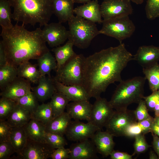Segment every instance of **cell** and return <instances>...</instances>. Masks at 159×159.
Wrapping results in <instances>:
<instances>
[{"label":"cell","mask_w":159,"mask_h":159,"mask_svg":"<svg viewBox=\"0 0 159 159\" xmlns=\"http://www.w3.org/2000/svg\"><path fill=\"white\" fill-rule=\"evenodd\" d=\"M42 30L44 40L51 47L59 46L68 39V30L59 22L47 24Z\"/></svg>","instance_id":"4fadbf2b"},{"label":"cell","mask_w":159,"mask_h":159,"mask_svg":"<svg viewBox=\"0 0 159 159\" xmlns=\"http://www.w3.org/2000/svg\"><path fill=\"white\" fill-rule=\"evenodd\" d=\"M101 130L90 122L84 123L78 120L71 121L65 135L69 140L79 142L91 139L98 130Z\"/></svg>","instance_id":"8fae6325"},{"label":"cell","mask_w":159,"mask_h":159,"mask_svg":"<svg viewBox=\"0 0 159 159\" xmlns=\"http://www.w3.org/2000/svg\"><path fill=\"white\" fill-rule=\"evenodd\" d=\"M143 72L152 92L159 90V64L157 63L148 68H143Z\"/></svg>","instance_id":"d6a6232c"},{"label":"cell","mask_w":159,"mask_h":159,"mask_svg":"<svg viewBox=\"0 0 159 159\" xmlns=\"http://www.w3.org/2000/svg\"><path fill=\"white\" fill-rule=\"evenodd\" d=\"M106 99L100 97L96 99L92 107L89 122L100 130L105 127L114 111Z\"/></svg>","instance_id":"30bf717a"},{"label":"cell","mask_w":159,"mask_h":159,"mask_svg":"<svg viewBox=\"0 0 159 159\" xmlns=\"http://www.w3.org/2000/svg\"><path fill=\"white\" fill-rule=\"evenodd\" d=\"M71 119L68 114L64 112L45 125V131L63 136L72 121Z\"/></svg>","instance_id":"603a6c76"},{"label":"cell","mask_w":159,"mask_h":159,"mask_svg":"<svg viewBox=\"0 0 159 159\" xmlns=\"http://www.w3.org/2000/svg\"><path fill=\"white\" fill-rule=\"evenodd\" d=\"M154 122V118L151 116L144 120L137 121L127 127L125 132L124 136L134 137L139 134L145 135L151 132Z\"/></svg>","instance_id":"484cf974"},{"label":"cell","mask_w":159,"mask_h":159,"mask_svg":"<svg viewBox=\"0 0 159 159\" xmlns=\"http://www.w3.org/2000/svg\"><path fill=\"white\" fill-rule=\"evenodd\" d=\"M8 0L14 8L12 19L17 23L44 26L53 14L52 0Z\"/></svg>","instance_id":"3957f363"},{"label":"cell","mask_w":159,"mask_h":159,"mask_svg":"<svg viewBox=\"0 0 159 159\" xmlns=\"http://www.w3.org/2000/svg\"><path fill=\"white\" fill-rule=\"evenodd\" d=\"M17 76V67L8 64L0 66V88L1 90Z\"/></svg>","instance_id":"1f68e13d"},{"label":"cell","mask_w":159,"mask_h":159,"mask_svg":"<svg viewBox=\"0 0 159 159\" xmlns=\"http://www.w3.org/2000/svg\"><path fill=\"white\" fill-rule=\"evenodd\" d=\"M130 0H103L100 9L103 20L128 16L133 12Z\"/></svg>","instance_id":"9c48e42d"},{"label":"cell","mask_w":159,"mask_h":159,"mask_svg":"<svg viewBox=\"0 0 159 159\" xmlns=\"http://www.w3.org/2000/svg\"><path fill=\"white\" fill-rule=\"evenodd\" d=\"M114 136L107 131L101 130L97 131L91 138L94 144L97 153L103 157L110 155L114 150L115 143L113 140Z\"/></svg>","instance_id":"ac0fdd59"},{"label":"cell","mask_w":159,"mask_h":159,"mask_svg":"<svg viewBox=\"0 0 159 159\" xmlns=\"http://www.w3.org/2000/svg\"><path fill=\"white\" fill-rule=\"evenodd\" d=\"M74 14L94 23H102L103 19L97 0H92L74 8Z\"/></svg>","instance_id":"e0dca14e"},{"label":"cell","mask_w":159,"mask_h":159,"mask_svg":"<svg viewBox=\"0 0 159 159\" xmlns=\"http://www.w3.org/2000/svg\"><path fill=\"white\" fill-rule=\"evenodd\" d=\"M144 135L143 134H140L134 137V154H139L143 153L150 147V146L146 142Z\"/></svg>","instance_id":"ab89813d"},{"label":"cell","mask_w":159,"mask_h":159,"mask_svg":"<svg viewBox=\"0 0 159 159\" xmlns=\"http://www.w3.org/2000/svg\"><path fill=\"white\" fill-rule=\"evenodd\" d=\"M99 30L100 34L112 37L120 43L130 37L134 32L135 26L129 16L103 20Z\"/></svg>","instance_id":"52a82bcc"},{"label":"cell","mask_w":159,"mask_h":159,"mask_svg":"<svg viewBox=\"0 0 159 159\" xmlns=\"http://www.w3.org/2000/svg\"><path fill=\"white\" fill-rule=\"evenodd\" d=\"M7 64L4 47L1 41L0 42V66Z\"/></svg>","instance_id":"c3c4849f"},{"label":"cell","mask_w":159,"mask_h":159,"mask_svg":"<svg viewBox=\"0 0 159 159\" xmlns=\"http://www.w3.org/2000/svg\"><path fill=\"white\" fill-rule=\"evenodd\" d=\"M37 86L31 90L39 101L44 102L51 98L57 91L54 80L51 76H41Z\"/></svg>","instance_id":"ffe728a7"},{"label":"cell","mask_w":159,"mask_h":159,"mask_svg":"<svg viewBox=\"0 0 159 159\" xmlns=\"http://www.w3.org/2000/svg\"><path fill=\"white\" fill-rule=\"evenodd\" d=\"M45 139L46 143L55 149L64 147L67 144L63 136L53 133L46 132Z\"/></svg>","instance_id":"74e56055"},{"label":"cell","mask_w":159,"mask_h":159,"mask_svg":"<svg viewBox=\"0 0 159 159\" xmlns=\"http://www.w3.org/2000/svg\"><path fill=\"white\" fill-rule=\"evenodd\" d=\"M145 10L147 18L150 20L159 17V0H147Z\"/></svg>","instance_id":"f35d334b"},{"label":"cell","mask_w":159,"mask_h":159,"mask_svg":"<svg viewBox=\"0 0 159 159\" xmlns=\"http://www.w3.org/2000/svg\"><path fill=\"white\" fill-rule=\"evenodd\" d=\"M133 155H130L126 153L114 150L110 156L111 159H132Z\"/></svg>","instance_id":"bcb514c9"},{"label":"cell","mask_w":159,"mask_h":159,"mask_svg":"<svg viewBox=\"0 0 159 159\" xmlns=\"http://www.w3.org/2000/svg\"><path fill=\"white\" fill-rule=\"evenodd\" d=\"M149 159H158V156L152 150H150L149 153Z\"/></svg>","instance_id":"816d5d0a"},{"label":"cell","mask_w":159,"mask_h":159,"mask_svg":"<svg viewBox=\"0 0 159 159\" xmlns=\"http://www.w3.org/2000/svg\"><path fill=\"white\" fill-rule=\"evenodd\" d=\"M32 118L31 114L28 110L16 102L6 120L12 127H23Z\"/></svg>","instance_id":"cb8c5ba5"},{"label":"cell","mask_w":159,"mask_h":159,"mask_svg":"<svg viewBox=\"0 0 159 159\" xmlns=\"http://www.w3.org/2000/svg\"><path fill=\"white\" fill-rule=\"evenodd\" d=\"M70 153L69 148H66L64 147L59 148L54 151L50 158L52 159H69Z\"/></svg>","instance_id":"f6af8a7d"},{"label":"cell","mask_w":159,"mask_h":159,"mask_svg":"<svg viewBox=\"0 0 159 159\" xmlns=\"http://www.w3.org/2000/svg\"><path fill=\"white\" fill-rule=\"evenodd\" d=\"M12 128L6 120H0V142L9 141Z\"/></svg>","instance_id":"b9f144b4"},{"label":"cell","mask_w":159,"mask_h":159,"mask_svg":"<svg viewBox=\"0 0 159 159\" xmlns=\"http://www.w3.org/2000/svg\"><path fill=\"white\" fill-rule=\"evenodd\" d=\"M92 0H74V3H86Z\"/></svg>","instance_id":"f5cc1de1"},{"label":"cell","mask_w":159,"mask_h":159,"mask_svg":"<svg viewBox=\"0 0 159 159\" xmlns=\"http://www.w3.org/2000/svg\"><path fill=\"white\" fill-rule=\"evenodd\" d=\"M151 133L153 138V146L159 159V137L153 132Z\"/></svg>","instance_id":"7dc6e473"},{"label":"cell","mask_w":159,"mask_h":159,"mask_svg":"<svg viewBox=\"0 0 159 159\" xmlns=\"http://www.w3.org/2000/svg\"><path fill=\"white\" fill-rule=\"evenodd\" d=\"M11 6L8 0H0V25L1 27L12 26Z\"/></svg>","instance_id":"e575fe53"},{"label":"cell","mask_w":159,"mask_h":159,"mask_svg":"<svg viewBox=\"0 0 159 159\" xmlns=\"http://www.w3.org/2000/svg\"><path fill=\"white\" fill-rule=\"evenodd\" d=\"M155 116L159 115V100L157 102L154 109Z\"/></svg>","instance_id":"f907efd6"},{"label":"cell","mask_w":159,"mask_h":159,"mask_svg":"<svg viewBox=\"0 0 159 159\" xmlns=\"http://www.w3.org/2000/svg\"><path fill=\"white\" fill-rule=\"evenodd\" d=\"M92 105L89 100H84L69 103L66 107L67 112L75 120H85L90 119Z\"/></svg>","instance_id":"d6986e66"},{"label":"cell","mask_w":159,"mask_h":159,"mask_svg":"<svg viewBox=\"0 0 159 159\" xmlns=\"http://www.w3.org/2000/svg\"><path fill=\"white\" fill-rule=\"evenodd\" d=\"M133 58L143 68L151 67L158 63L159 61V46L153 45L141 46L133 55Z\"/></svg>","instance_id":"2e32d148"},{"label":"cell","mask_w":159,"mask_h":159,"mask_svg":"<svg viewBox=\"0 0 159 159\" xmlns=\"http://www.w3.org/2000/svg\"><path fill=\"white\" fill-rule=\"evenodd\" d=\"M137 121L134 110H115L105 127L114 137L123 136L127 127Z\"/></svg>","instance_id":"ba28073f"},{"label":"cell","mask_w":159,"mask_h":159,"mask_svg":"<svg viewBox=\"0 0 159 159\" xmlns=\"http://www.w3.org/2000/svg\"><path fill=\"white\" fill-rule=\"evenodd\" d=\"M146 80L145 77L137 76L120 82L109 101L112 107L124 110L131 104H138L144 96Z\"/></svg>","instance_id":"277c9868"},{"label":"cell","mask_w":159,"mask_h":159,"mask_svg":"<svg viewBox=\"0 0 159 159\" xmlns=\"http://www.w3.org/2000/svg\"><path fill=\"white\" fill-rule=\"evenodd\" d=\"M131 1L139 5L142 4L144 2V0H130Z\"/></svg>","instance_id":"db71d44e"},{"label":"cell","mask_w":159,"mask_h":159,"mask_svg":"<svg viewBox=\"0 0 159 159\" xmlns=\"http://www.w3.org/2000/svg\"><path fill=\"white\" fill-rule=\"evenodd\" d=\"M1 41L7 64L16 67L30 59H37L49 51L46 45L40 27L30 31L25 25L18 23L9 27H1Z\"/></svg>","instance_id":"7a4b0ae2"},{"label":"cell","mask_w":159,"mask_h":159,"mask_svg":"<svg viewBox=\"0 0 159 159\" xmlns=\"http://www.w3.org/2000/svg\"><path fill=\"white\" fill-rule=\"evenodd\" d=\"M32 118L45 125L53 119L50 102L39 105L32 115Z\"/></svg>","instance_id":"836d02e7"},{"label":"cell","mask_w":159,"mask_h":159,"mask_svg":"<svg viewBox=\"0 0 159 159\" xmlns=\"http://www.w3.org/2000/svg\"><path fill=\"white\" fill-rule=\"evenodd\" d=\"M51 99L50 103L54 119L64 112L65 109L70 101L64 95L58 91L55 92Z\"/></svg>","instance_id":"4dcf8cb0"},{"label":"cell","mask_w":159,"mask_h":159,"mask_svg":"<svg viewBox=\"0 0 159 159\" xmlns=\"http://www.w3.org/2000/svg\"><path fill=\"white\" fill-rule=\"evenodd\" d=\"M145 100L148 110L154 111L157 102L159 100V90L152 92L151 94L147 96H144Z\"/></svg>","instance_id":"ee69618b"},{"label":"cell","mask_w":159,"mask_h":159,"mask_svg":"<svg viewBox=\"0 0 159 159\" xmlns=\"http://www.w3.org/2000/svg\"><path fill=\"white\" fill-rule=\"evenodd\" d=\"M159 137V126L156 124L155 122L152 127V132Z\"/></svg>","instance_id":"681fc988"},{"label":"cell","mask_w":159,"mask_h":159,"mask_svg":"<svg viewBox=\"0 0 159 159\" xmlns=\"http://www.w3.org/2000/svg\"><path fill=\"white\" fill-rule=\"evenodd\" d=\"M37 66L29 61L20 64L17 67V76L25 79L31 83H38L41 75Z\"/></svg>","instance_id":"83f0119b"},{"label":"cell","mask_w":159,"mask_h":159,"mask_svg":"<svg viewBox=\"0 0 159 159\" xmlns=\"http://www.w3.org/2000/svg\"><path fill=\"white\" fill-rule=\"evenodd\" d=\"M24 127L28 138L34 141L46 143L45 127L43 124L32 118Z\"/></svg>","instance_id":"d4e9b609"},{"label":"cell","mask_w":159,"mask_h":159,"mask_svg":"<svg viewBox=\"0 0 159 159\" xmlns=\"http://www.w3.org/2000/svg\"><path fill=\"white\" fill-rule=\"evenodd\" d=\"M37 60L39 69L41 76L47 74L49 76H51L50 72L52 70H56V60L49 51L41 56Z\"/></svg>","instance_id":"f546056e"},{"label":"cell","mask_w":159,"mask_h":159,"mask_svg":"<svg viewBox=\"0 0 159 159\" xmlns=\"http://www.w3.org/2000/svg\"><path fill=\"white\" fill-rule=\"evenodd\" d=\"M16 104L14 100L1 97L0 99V120H6Z\"/></svg>","instance_id":"8d00e7d4"},{"label":"cell","mask_w":159,"mask_h":159,"mask_svg":"<svg viewBox=\"0 0 159 159\" xmlns=\"http://www.w3.org/2000/svg\"><path fill=\"white\" fill-rule=\"evenodd\" d=\"M53 13L59 22L65 23L74 15V0H52Z\"/></svg>","instance_id":"7402d4cb"},{"label":"cell","mask_w":159,"mask_h":159,"mask_svg":"<svg viewBox=\"0 0 159 159\" xmlns=\"http://www.w3.org/2000/svg\"><path fill=\"white\" fill-rule=\"evenodd\" d=\"M154 122L157 125L159 126V115L157 116H155Z\"/></svg>","instance_id":"11a10c76"},{"label":"cell","mask_w":159,"mask_h":159,"mask_svg":"<svg viewBox=\"0 0 159 159\" xmlns=\"http://www.w3.org/2000/svg\"><path fill=\"white\" fill-rule=\"evenodd\" d=\"M69 149V159H96L98 158L96 148L91 140L89 139L72 144Z\"/></svg>","instance_id":"9a60e30c"},{"label":"cell","mask_w":159,"mask_h":159,"mask_svg":"<svg viewBox=\"0 0 159 159\" xmlns=\"http://www.w3.org/2000/svg\"><path fill=\"white\" fill-rule=\"evenodd\" d=\"M73 46L72 42L68 40L63 46L55 47L52 49V51L54 54L57 62V68L56 71L59 69L76 54L73 50Z\"/></svg>","instance_id":"4316f807"},{"label":"cell","mask_w":159,"mask_h":159,"mask_svg":"<svg viewBox=\"0 0 159 159\" xmlns=\"http://www.w3.org/2000/svg\"><path fill=\"white\" fill-rule=\"evenodd\" d=\"M16 102L28 110L32 116L39 105L38 100L32 91L15 101Z\"/></svg>","instance_id":"d590c367"},{"label":"cell","mask_w":159,"mask_h":159,"mask_svg":"<svg viewBox=\"0 0 159 159\" xmlns=\"http://www.w3.org/2000/svg\"><path fill=\"white\" fill-rule=\"evenodd\" d=\"M15 150L10 141L0 142V159H9Z\"/></svg>","instance_id":"7bdbcfd3"},{"label":"cell","mask_w":159,"mask_h":159,"mask_svg":"<svg viewBox=\"0 0 159 159\" xmlns=\"http://www.w3.org/2000/svg\"><path fill=\"white\" fill-rule=\"evenodd\" d=\"M54 80L57 91L64 95L70 101L89 100L90 98L82 86L66 85Z\"/></svg>","instance_id":"44dd1931"},{"label":"cell","mask_w":159,"mask_h":159,"mask_svg":"<svg viewBox=\"0 0 159 159\" xmlns=\"http://www.w3.org/2000/svg\"><path fill=\"white\" fill-rule=\"evenodd\" d=\"M27 139L28 137L24 126L12 127L9 141L17 154L25 146Z\"/></svg>","instance_id":"f1b7e54d"},{"label":"cell","mask_w":159,"mask_h":159,"mask_svg":"<svg viewBox=\"0 0 159 159\" xmlns=\"http://www.w3.org/2000/svg\"><path fill=\"white\" fill-rule=\"evenodd\" d=\"M133 57L122 43L85 57L83 87L90 97H100L110 84L122 81V72Z\"/></svg>","instance_id":"6da1fadb"},{"label":"cell","mask_w":159,"mask_h":159,"mask_svg":"<svg viewBox=\"0 0 159 159\" xmlns=\"http://www.w3.org/2000/svg\"><path fill=\"white\" fill-rule=\"evenodd\" d=\"M55 149L47 143L28 138L25 146L17 155L19 158L22 159H46L51 157Z\"/></svg>","instance_id":"7c38bea8"},{"label":"cell","mask_w":159,"mask_h":159,"mask_svg":"<svg viewBox=\"0 0 159 159\" xmlns=\"http://www.w3.org/2000/svg\"><path fill=\"white\" fill-rule=\"evenodd\" d=\"M138 104V106L134 112L137 121H140L147 119L150 116L148 113V109L143 99Z\"/></svg>","instance_id":"60d3db41"},{"label":"cell","mask_w":159,"mask_h":159,"mask_svg":"<svg viewBox=\"0 0 159 159\" xmlns=\"http://www.w3.org/2000/svg\"><path fill=\"white\" fill-rule=\"evenodd\" d=\"M85 57L76 54L59 69L53 79L64 85L83 86Z\"/></svg>","instance_id":"8992f818"},{"label":"cell","mask_w":159,"mask_h":159,"mask_svg":"<svg viewBox=\"0 0 159 159\" xmlns=\"http://www.w3.org/2000/svg\"><path fill=\"white\" fill-rule=\"evenodd\" d=\"M67 22L68 39L79 49L87 48L94 38L100 34L95 23L77 15H74Z\"/></svg>","instance_id":"5b68a950"},{"label":"cell","mask_w":159,"mask_h":159,"mask_svg":"<svg viewBox=\"0 0 159 159\" xmlns=\"http://www.w3.org/2000/svg\"><path fill=\"white\" fill-rule=\"evenodd\" d=\"M30 84L25 79L17 76L1 90L0 96L15 101L31 91Z\"/></svg>","instance_id":"5bb4252c"}]
</instances>
